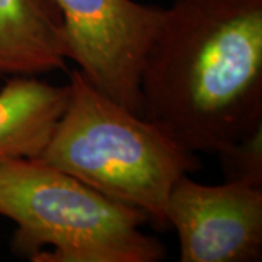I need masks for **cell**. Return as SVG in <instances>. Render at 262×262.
<instances>
[{"label": "cell", "instance_id": "cell-7", "mask_svg": "<svg viewBox=\"0 0 262 262\" xmlns=\"http://www.w3.org/2000/svg\"><path fill=\"white\" fill-rule=\"evenodd\" d=\"M69 99V86L35 76H10L0 89V163L35 159L46 147Z\"/></svg>", "mask_w": 262, "mask_h": 262}, {"label": "cell", "instance_id": "cell-3", "mask_svg": "<svg viewBox=\"0 0 262 262\" xmlns=\"http://www.w3.org/2000/svg\"><path fill=\"white\" fill-rule=\"evenodd\" d=\"M0 215L16 225L12 249L34 262H156L165 246L149 219L35 159L0 163Z\"/></svg>", "mask_w": 262, "mask_h": 262}, {"label": "cell", "instance_id": "cell-4", "mask_svg": "<svg viewBox=\"0 0 262 262\" xmlns=\"http://www.w3.org/2000/svg\"><path fill=\"white\" fill-rule=\"evenodd\" d=\"M67 56L105 95L143 115L141 72L165 9L134 0H53Z\"/></svg>", "mask_w": 262, "mask_h": 262}, {"label": "cell", "instance_id": "cell-1", "mask_svg": "<svg viewBox=\"0 0 262 262\" xmlns=\"http://www.w3.org/2000/svg\"><path fill=\"white\" fill-rule=\"evenodd\" d=\"M143 115L191 151L262 122V0H175L141 72Z\"/></svg>", "mask_w": 262, "mask_h": 262}, {"label": "cell", "instance_id": "cell-8", "mask_svg": "<svg viewBox=\"0 0 262 262\" xmlns=\"http://www.w3.org/2000/svg\"><path fill=\"white\" fill-rule=\"evenodd\" d=\"M226 181L262 187V122L219 153Z\"/></svg>", "mask_w": 262, "mask_h": 262}, {"label": "cell", "instance_id": "cell-2", "mask_svg": "<svg viewBox=\"0 0 262 262\" xmlns=\"http://www.w3.org/2000/svg\"><path fill=\"white\" fill-rule=\"evenodd\" d=\"M69 99L35 160L133 207L160 229L181 177L200 168L188 150L144 115L101 92L80 70L70 73Z\"/></svg>", "mask_w": 262, "mask_h": 262}, {"label": "cell", "instance_id": "cell-6", "mask_svg": "<svg viewBox=\"0 0 262 262\" xmlns=\"http://www.w3.org/2000/svg\"><path fill=\"white\" fill-rule=\"evenodd\" d=\"M61 15L53 0H0V76H35L66 66Z\"/></svg>", "mask_w": 262, "mask_h": 262}, {"label": "cell", "instance_id": "cell-5", "mask_svg": "<svg viewBox=\"0 0 262 262\" xmlns=\"http://www.w3.org/2000/svg\"><path fill=\"white\" fill-rule=\"evenodd\" d=\"M166 220L179 237L182 262H252L262 255V187L226 181L173 185Z\"/></svg>", "mask_w": 262, "mask_h": 262}]
</instances>
